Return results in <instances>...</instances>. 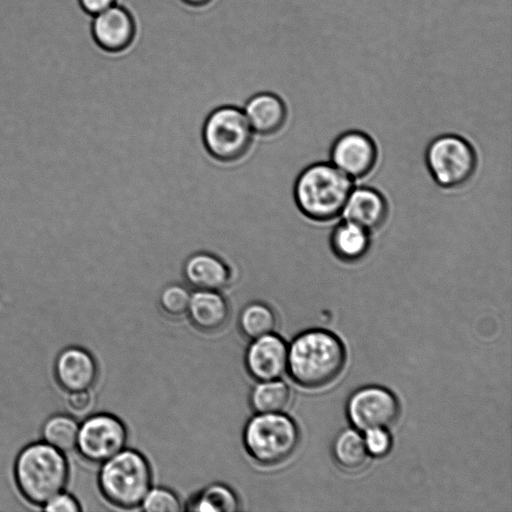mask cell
Returning <instances> with one entry per match:
<instances>
[{
	"instance_id": "277c9868",
	"label": "cell",
	"mask_w": 512,
	"mask_h": 512,
	"mask_svg": "<svg viewBox=\"0 0 512 512\" xmlns=\"http://www.w3.org/2000/svg\"><path fill=\"white\" fill-rule=\"evenodd\" d=\"M152 484V471L143 454L124 448L101 463L98 487L113 506L133 509L141 505Z\"/></svg>"
},
{
	"instance_id": "d6986e66",
	"label": "cell",
	"mask_w": 512,
	"mask_h": 512,
	"mask_svg": "<svg viewBox=\"0 0 512 512\" xmlns=\"http://www.w3.org/2000/svg\"><path fill=\"white\" fill-rule=\"evenodd\" d=\"M336 463L343 469L356 471L363 468L368 460L364 438L355 429H344L337 434L332 445Z\"/></svg>"
},
{
	"instance_id": "5bb4252c",
	"label": "cell",
	"mask_w": 512,
	"mask_h": 512,
	"mask_svg": "<svg viewBox=\"0 0 512 512\" xmlns=\"http://www.w3.org/2000/svg\"><path fill=\"white\" fill-rule=\"evenodd\" d=\"M243 112L256 135L271 136L286 125L288 109L282 97L273 91H259L244 103Z\"/></svg>"
},
{
	"instance_id": "5b68a950",
	"label": "cell",
	"mask_w": 512,
	"mask_h": 512,
	"mask_svg": "<svg viewBox=\"0 0 512 512\" xmlns=\"http://www.w3.org/2000/svg\"><path fill=\"white\" fill-rule=\"evenodd\" d=\"M248 455L262 466H275L292 456L300 442L296 422L284 414L256 413L245 424L242 434Z\"/></svg>"
},
{
	"instance_id": "4316f807",
	"label": "cell",
	"mask_w": 512,
	"mask_h": 512,
	"mask_svg": "<svg viewBox=\"0 0 512 512\" xmlns=\"http://www.w3.org/2000/svg\"><path fill=\"white\" fill-rule=\"evenodd\" d=\"M43 509L47 512H78L81 511L78 500L71 494L61 491L49 499Z\"/></svg>"
},
{
	"instance_id": "7a4b0ae2",
	"label": "cell",
	"mask_w": 512,
	"mask_h": 512,
	"mask_svg": "<svg viewBox=\"0 0 512 512\" xmlns=\"http://www.w3.org/2000/svg\"><path fill=\"white\" fill-rule=\"evenodd\" d=\"M69 465L64 452L44 441L26 445L14 463V480L22 497L32 505L43 506L64 490Z\"/></svg>"
},
{
	"instance_id": "ba28073f",
	"label": "cell",
	"mask_w": 512,
	"mask_h": 512,
	"mask_svg": "<svg viewBox=\"0 0 512 512\" xmlns=\"http://www.w3.org/2000/svg\"><path fill=\"white\" fill-rule=\"evenodd\" d=\"M127 438V428L117 416L100 412L79 423L75 448L86 461L101 464L124 449Z\"/></svg>"
},
{
	"instance_id": "d4e9b609",
	"label": "cell",
	"mask_w": 512,
	"mask_h": 512,
	"mask_svg": "<svg viewBox=\"0 0 512 512\" xmlns=\"http://www.w3.org/2000/svg\"><path fill=\"white\" fill-rule=\"evenodd\" d=\"M140 506L146 512H179L182 510L178 496L165 487H151Z\"/></svg>"
},
{
	"instance_id": "8fae6325",
	"label": "cell",
	"mask_w": 512,
	"mask_h": 512,
	"mask_svg": "<svg viewBox=\"0 0 512 512\" xmlns=\"http://www.w3.org/2000/svg\"><path fill=\"white\" fill-rule=\"evenodd\" d=\"M288 345L274 332L251 339L244 363L256 381L279 379L287 369Z\"/></svg>"
},
{
	"instance_id": "7402d4cb",
	"label": "cell",
	"mask_w": 512,
	"mask_h": 512,
	"mask_svg": "<svg viewBox=\"0 0 512 512\" xmlns=\"http://www.w3.org/2000/svg\"><path fill=\"white\" fill-rule=\"evenodd\" d=\"M276 323L274 310L262 301L249 302L238 317L239 330L250 340L274 332Z\"/></svg>"
},
{
	"instance_id": "cb8c5ba5",
	"label": "cell",
	"mask_w": 512,
	"mask_h": 512,
	"mask_svg": "<svg viewBox=\"0 0 512 512\" xmlns=\"http://www.w3.org/2000/svg\"><path fill=\"white\" fill-rule=\"evenodd\" d=\"M191 292L186 284L169 283L159 293L160 308L170 316H181L187 313Z\"/></svg>"
},
{
	"instance_id": "f546056e",
	"label": "cell",
	"mask_w": 512,
	"mask_h": 512,
	"mask_svg": "<svg viewBox=\"0 0 512 512\" xmlns=\"http://www.w3.org/2000/svg\"><path fill=\"white\" fill-rule=\"evenodd\" d=\"M182 1H184L185 3H187L189 5L198 6V5L205 4V3L209 2L210 0H182Z\"/></svg>"
},
{
	"instance_id": "44dd1931",
	"label": "cell",
	"mask_w": 512,
	"mask_h": 512,
	"mask_svg": "<svg viewBox=\"0 0 512 512\" xmlns=\"http://www.w3.org/2000/svg\"><path fill=\"white\" fill-rule=\"evenodd\" d=\"M290 389L279 379L257 381L249 395L255 413L283 412L290 401Z\"/></svg>"
},
{
	"instance_id": "6da1fadb",
	"label": "cell",
	"mask_w": 512,
	"mask_h": 512,
	"mask_svg": "<svg viewBox=\"0 0 512 512\" xmlns=\"http://www.w3.org/2000/svg\"><path fill=\"white\" fill-rule=\"evenodd\" d=\"M345 347L333 333L306 330L288 345L287 371L298 385L316 389L331 383L342 371Z\"/></svg>"
},
{
	"instance_id": "52a82bcc",
	"label": "cell",
	"mask_w": 512,
	"mask_h": 512,
	"mask_svg": "<svg viewBox=\"0 0 512 512\" xmlns=\"http://www.w3.org/2000/svg\"><path fill=\"white\" fill-rule=\"evenodd\" d=\"M425 162L437 185L444 189H457L467 184L475 174L477 154L463 137L444 134L428 144Z\"/></svg>"
},
{
	"instance_id": "2e32d148",
	"label": "cell",
	"mask_w": 512,
	"mask_h": 512,
	"mask_svg": "<svg viewBox=\"0 0 512 512\" xmlns=\"http://www.w3.org/2000/svg\"><path fill=\"white\" fill-rule=\"evenodd\" d=\"M388 212V203L382 193L374 188L361 186L352 189L341 214L345 220L371 233L383 226Z\"/></svg>"
},
{
	"instance_id": "7c38bea8",
	"label": "cell",
	"mask_w": 512,
	"mask_h": 512,
	"mask_svg": "<svg viewBox=\"0 0 512 512\" xmlns=\"http://www.w3.org/2000/svg\"><path fill=\"white\" fill-rule=\"evenodd\" d=\"M54 378L67 393L90 390L98 378V365L93 355L79 346L63 349L54 361Z\"/></svg>"
},
{
	"instance_id": "603a6c76",
	"label": "cell",
	"mask_w": 512,
	"mask_h": 512,
	"mask_svg": "<svg viewBox=\"0 0 512 512\" xmlns=\"http://www.w3.org/2000/svg\"><path fill=\"white\" fill-rule=\"evenodd\" d=\"M79 423L69 414H53L43 423V441L62 451L69 452L76 446Z\"/></svg>"
},
{
	"instance_id": "9a60e30c",
	"label": "cell",
	"mask_w": 512,
	"mask_h": 512,
	"mask_svg": "<svg viewBox=\"0 0 512 512\" xmlns=\"http://www.w3.org/2000/svg\"><path fill=\"white\" fill-rule=\"evenodd\" d=\"M91 28L95 42L101 48L112 52L126 48L135 32L131 14L118 4L94 15Z\"/></svg>"
},
{
	"instance_id": "83f0119b",
	"label": "cell",
	"mask_w": 512,
	"mask_h": 512,
	"mask_svg": "<svg viewBox=\"0 0 512 512\" xmlns=\"http://www.w3.org/2000/svg\"><path fill=\"white\" fill-rule=\"evenodd\" d=\"M93 404V395L90 390L76 391L69 393L67 398L68 408L77 414L88 411Z\"/></svg>"
},
{
	"instance_id": "f1b7e54d",
	"label": "cell",
	"mask_w": 512,
	"mask_h": 512,
	"mask_svg": "<svg viewBox=\"0 0 512 512\" xmlns=\"http://www.w3.org/2000/svg\"><path fill=\"white\" fill-rule=\"evenodd\" d=\"M79 3L84 11L94 16L116 4V0H79Z\"/></svg>"
},
{
	"instance_id": "3957f363",
	"label": "cell",
	"mask_w": 512,
	"mask_h": 512,
	"mask_svg": "<svg viewBox=\"0 0 512 512\" xmlns=\"http://www.w3.org/2000/svg\"><path fill=\"white\" fill-rule=\"evenodd\" d=\"M352 189V179L332 163L317 162L297 175L293 198L305 217L316 222H327L342 213Z\"/></svg>"
},
{
	"instance_id": "ac0fdd59",
	"label": "cell",
	"mask_w": 512,
	"mask_h": 512,
	"mask_svg": "<svg viewBox=\"0 0 512 512\" xmlns=\"http://www.w3.org/2000/svg\"><path fill=\"white\" fill-rule=\"evenodd\" d=\"M370 245V232L345 219L334 227L330 235L332 252L345 263L362 260L367 255Z\"/></svg>"
},
{
	"instance_id": "9c48e42d",
	"label": "cell",
	"mask_w": 512,
	"mask_h": 512,
	"mask_svg": "<svg viewBox=\"0 0 512 512\" xmlns=\"http://www.w3.org/2000/svg\"><path fill=\"white\" fill-rule=\"evenodd\" d=\"M347 416L359 431L388 428L400 412L397 398L381 386H364L354 391L347 402Z\"/></svg>"
},
{
	"instance_id": "8992f818",
	"label": "cell",
	"mask_w": 512,
	"mask_h": 512,
	"mask_svg": "<svg viewBox=\"0 0 512 512\" xmlns=\"http://www.w3.org/2000/svg\"><path fill=\"white\" fill-rule=\"evenodd\" d=\"M254 138L242 107L223 104L212 109L202 125L201 139L206 152L219 162L241 159Z\"/></svg>"
},
{
	"instance_id": "484cf974",
	"label": "cell",
	"mask_w": 512,
	"mask_h": 512,
	"mask_svg": "<svg viewBox=\"0 0 512 512\" xmlns=\"http://www.w3.org/2000/svg\"><path fill=\"white\" fill-rule=\"evenodd\" d=\"M363 438L369 455L382 457L391 449L392 439L386 428L368 429Z\"/></svg>"
},
{
	"instance_id": "4fadbf2b",
	"label": "cell",
	"mask_w": 512,
	"mask_h": 512,
	"mask_svg": "<svg viewBox=\"0 0 512 512\" xmlns=\"http://www.w3.org/2000/svg\"><path fill=\"white\" fill-rule=\"evenodd\" d=\"M184 283L194 290L221 291L232 282L229 265L217 254L199 250L189 254L182 263Z\"/></svg>"
},
{
	"instance_id": "e0dca14e",
	"label": "cell",
	"mask_w": 512,
	"mask_h": 512,
	"mask_svg": "<svg viewBox=\"0 0 512 512\" xmlns=\"http://www.w3.org/2000/svg\"><path fill=\"white\" fill-rule=\"evenodd\" d=\"M191 323L202 332L222 329L229 318V305L220 291L195 290L187 309Z\"/></svg>"
},
{
	"instance_id": "30bf717a",
	"label": "cell",
	"mask_w": 512,
	"mask_h": 512,
	"mask_svg": "<svg viewBox=\"0 0 512 512\" xmlns=\"http://www.w3.org/2000/svg\"><path fill=\"white\" fill-rule=\"evenodd\" d=\"M330 160L351 179H361L370 174L377 164V145L365 132L349 130L334 140Z\"/></svg>"
},
{
	"instance_id": "ffe728a7",
	"label": "cell",
	"mask_w": 512,
	"mask_h": 512,
	"mask_svg": "<svg viewBox=\"0 0 512 512\" xmlns=\"http://www.w3.org/2000/svg\"><path fill=\"white\" fill-rule=\"evenodd\" d=\"M240 501L232 488L222 483H213L198 492L186 504L185 510L199 512H236Z\"/></svg>"
}]
</instances>
